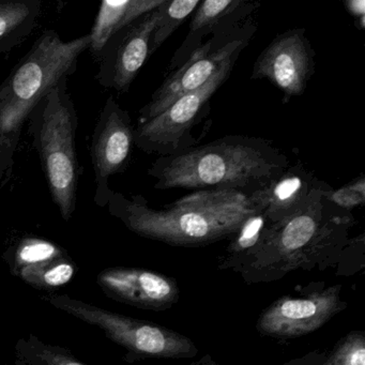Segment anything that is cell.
<instances>
[{
    "instance_id": "cell-25",
    "label": "cell",
    "mask_w": 365,
    "mask_h": 365,
    "mask_svg": "<svg viewBox=\"0 0 365 365\" xmlns=\"http://www.w3.org/2000/svg\"><path fill=\"white\" fill-rule=\"evenodd\" d=\"M346 10L356 20V26L360 29H365V3L363 0H348L344 3Z\"/></svg>"
},
{
    "instance_id": "cell-21",
    "label": "cell",
    "mask_w": 365,
    "mask_h": 365,
    "mask_svg": "<svg viewBox=\"0 0 365 365\" xmlns=\"http://www.w3.org/2000/svg\"><path fill=\"white\" fill-rule=\"evenodd\" d=\"M76 267L70 256L26 267L16 273L23 282L37 289L54 290L73 279Z\"/></svg>"
},
{
    "instance_id": "cell-8",
    "label": "cell",
    "mask_w": 365,
    "mask_h": 365,
    "mask_svg": "<svg viewBox=\"0 0 365 365\" xmlns=\"http://www.w3.org/2000/svg\"><path fill=\"white\" fill-rule=\"evenodd\" d=\"M256 31L252 16L232 31L213 36L204 42L189 61L173 72L140 110L138 125L155 118L179 98L202 87L220 66L237 52H242Z\"/></svg>"
},
{
    "instance_id": "cell-1",
    "label": "cell",
    "mask_w": 365,
    "mask_h": 365,
    "mask_svg": "<svg viewBox=\"0 0 365 365\" xmlns=\"http://www.w3.org/2000/svg\"><path fill=\"white\" fill-rule=\"evenodd\" d=\"M318 180L300 209L273 224L264 240L232 270L247 284L279 281L294 271L326 270L339 264L354 225L351 212L324 198Z\"/></svg>"
},
{
    "instance_id": "cell-22",
    "label": "cell",
    "mask_w": 365,
    "mask_h": 365,
    "mask_svg": "<svg viewBox=\"0 0 365 365\" xmlns=\"http://www.w3.org/2000/svg\"><path fill=\"white\" fill-rule=\"evenodd\" d=\"M200 4V0H164V3L158 8L159 16L151 35L150 56L193 14Z\"/></svg>"
},
{
    "instance_id": "cell-14",
    "label": "cell",
    "mask_w": 365,
    "mask_h": 365,
    "mask_svg": "<svg viewBox=\"0 0 365 365\" xmlns=\"http://www.w3.org/2000/svg\"><path fill=\"white\" fill-rule=\"evenodd\" d=\"M260 7L247 0H205L192 14L187 37L170 59L168 70L176 71L204 44L205 38L232 31Z\"/></svg>"
},
{
    "instance_id": "cell-12",
    "label": "cell",
    "mask_w": 365,
    "mask_h": 365,
    "mask_svg": "<svg viewBox=\"0 0 365 365\" xmlns=\"http://www.w3.org/2000/svg\"><path fill=\"white\" fill-rule=\"evenodd\" d=\"M159 9L140 16L135 22L113 36L97 61L95 78L104 88L127 93L138 72L150 56V39L157 24Z\"/></svg>"
},
{
    "instance_id": "cell-15",
    "label": "cell",
    "mask_w": 365,
    "mask_h": 365,
    "mask_svg": "<svg viewBox=\"0 0 365 365\" xmlns=\"http://www.w3.org/2000/svg\"><path fill=\"white\" fill-rule=\"evenodd\" d=\"M319 179L301 162L289 168L274 180L249 196L255 210L272 224L279 223L302 207Z\"/></svg>"
},
{
    "instance_id": "cell-9",
    "label": "cell",
    "mask_w": 365,
    "mask_h": 365,
    "mask_svg": "<svg viewBox=\"0 0 365 365\" xmlns=\"http://www.w3.org/2000/svg\"><path fill=\"white\" fill-rule=\"evenodd\" d=\"M341 284L327 286L322 281L312 282L300 294H285L264 309L256 322L262 336L290 339L315 332L348 303L341 298Z\"/></svg>"
},
{
    "instance_id": "cell-10",
    "label": "cell",
    "mask_w": 365,
    "mask_h": 365,
    "mask_svg": "<svg viewBox=\"0 0 365 365\" xmlns=\"http://www.w3.org/2000/svg\"><path fill=\"white\" fill-rule=\"evenodd\" d=\"M134 129L129 112L110 96L91 136V157L96 183L93 200L97 206L108 207L114 193L108 180L129 168L134 146Z\"/></svg>"
},
{
    "instance_id": "cell-2",
    "label": "cell",
    "mask_w": 365,
    "mask_h": 365,
    "mask_svg": "<svg viewBox=\"0 0 365 365\" xmlns=\"http://www.w3.org/2000/svg\"><path fill=\"white\" fill-rule=\"evenodd\" d=\"M289 165L287 155L264 138L227 135L158 158L147 174L155 179L158 190H232L250 196Z\"/></svg>"
},
{
    "instance_id": "cell-5",
    "label": "cell",
    "mask_w": 365,
    "mask_h": 365,
    "mask_svg": "<svg viewBox=\"0 0 365 365\" xmlns=\"http://www.w3.org/2000/svg\"><path fill=\"white\" fill-rule=\"evenodd\" d=\"M68 80L63 78L37 104L27 121L51 195L66 222L76 212L81 176L76 149L78 116Z\"/></svg>"
},
{
    "instance_id": "cell-26",
    "label": "cell",
    "mask_w": 365,
    "mask_h": 365,
    "mask_svg": "<svg viewBox=\"0 0 365 365\" xmlns=\"http://www.w3.org/2000/svg\"><path fill=\"white\" fill-rule=\"evenodd\" d=\"M324 356H326V352L315 350V351H311L309 354H303V356L292 359V360L287 361L282 365H322Z\"/></svg>"
},
{
    "instance_id": "cell-23",
    "label": "cell",
    "mask_w": 365,
    "mask_h": 365,
    "mask_svg": "<svg viewBox=\"0 0 365 365\" xmlns=\"http://www.w3.org/2000/svg\"><path fill=\"white\" fill-rule=\"evenodd\" d=\"M322 365H365V332L351 330L341 337Z\"/></svg>"
},
{
    "instance_id": "cell-17",
    "label": "cell",
    "mask_w": 365,
    "mask_h": 365,
    "mask_svg": "<svg viewBox=\"0 0 365 365\" xmlns=\"http://www.w3.org/2000/svg\"><path fill=\"white\" fill-rule=\"evenodd\" d=\"M41 0H0V54L10 52L33 33Z\"/></svg>"
},
{
    "instance_id": "cell-3",
    "label": "cell",
    "mask_w": 365,
    "mask_h": 365,
    "mask_svg": "<svg viewBox=\"0 0 365 365\" xmlns=\"http://www.w3.org/2000/svg\"><path fill=\"white\" fill-rule=\"evenodd\" d=\"M108 209L134 234L180 247L232 238L256 211L249 196L232 190H200L162 209L151 208L144 196L114 192Z\"/></svg>"
},
{
    "instance_id": "cell-6",
    "label": "cell",
    "mask_w": 365,
    "mask_h": 365,
    "mask_svg": "<svg viewBox=\"0 0 365 365\" xmlns=\"http://www.w3.org/2000/svg\"><path fill=\"white\" fill-rule=\"evenodd\" d=\"M48 301L56 309L99 328L108 339L127 350L125 360L129 363L197 356L196 344L172 329L108 311L67 294L51 296Z\"/></svg>"
},
{
    "instance_id": "cell-27",
    "label": "cell",
    "mask_w": 365,
    "mask_h": 365,
    "mask_svg": "<svg viewBox=\"0 0 365 365\" xmlns=\"http://www.w3.org/2000/svg\"><path fill=\"white\" fill-rule=\"evenodd\" d=\"M191 365H221L219 362L215 360L210 354H206V356L200 358V360L196 362L192 363Z\"/></svg>"
},
{
    "instance_id": "cell-16",
    "label": "cell",
    "mask_w": 365,
    "mask_h": 365,
    "mask_svg": "<svg viewBox=\"0 0 365 365\" xmlns=\"http://www.w3.org/2000/svg\"><path fill=\"white\" fill-rule=\"evenodd\" d=\"M164 0H104L100 5L91 34V54L97 61L108 40L149 12L159 8Z\"/></svg>"
},
{
    "instance_id": "cell-4",
    "label": "cell",
    "mask_w": 365,
    "mask_h": 365,
    "mask_svg": "<svg viewBox=\"0 0 365 365\" xmlns=\"http://www.w3.org/2000/svg\"><path fill=\"white\" fill-rule=\"evenodd\" d=\"M91 42L89 34L66 42L48 29L0 84V187L14 176V158L29 115L58 83L76 73Z\"/></svg>"
},
{
    "instance_id": "cell-20",
    "label": "cell",
    "mask_w": 365,
    "mask_h": 365,
    "mask_svg": "<svg viewBox=\"0 0 365 365\" xmlns=\"http://www.w3.org/2000/svg\"><path fill=\"white\" fill-rule=\"evenodd\" d=\"M69 256L63 247L46 239L25 237L8 250L4 258L9 264L12 274L29 266Z\"/></svg>"
},
{
    "instance_id": "cell-7",
    "label": "cell",
    "mask_w": 365,
    "mask_h": 365,
    "mask_svg": "<svg viewBox=\"0 0 365 365\" xmlns=\"http://www.w3.org/2000/svg\"><path fill=\"white\" fill-rule=\"evenodd\" d=\"M241 52L226 59L200 88L179 98L168 110L134 129V146L159 158L195 147L192 131L210 110V99L230 78Z\"/></svg>"
},
{
    "instance_id": "cell-18",
    "label": "cell",
    "mask_w": 365,
    "mask_h": 365,
    "mask_svg": "<svg viewBox=\"0 0 365 365\" xmlns=\"http://www.w3.org/2000/svg\"><path fill=\"white\" fill-rule=\"evenodd\" d=\"M273 224L256 210L245 220L238 232L232 237L225 254L220 260V270H232V267L253 252L266 238Z\"/></svg>"
},
{
    "instance_id": "cell-13",
    "label": "cell",
    "mask_w": 365,
    "mask_h": 365,
    "mask_svg": "<svg viewBox=\"0 0 365 365\" xmlns=\"http://www.w3.org/2000/svg\"><path fill=\"white\" fill-rule=\"evenodd\" d=\"M97 284L108 298L148 311H168L180 298V288L174 277L149 269H104L98 274Z\"/></svg>"
},
{
    "instance_id": "cell-24",
    "label": "cell",
    "mask_w": 365,
    "mask_h": 365,
    "mask_svg": "<svg viewBox=\"0 0 365 365\" xmlns=\"http://www.w3.org/2000/svg\"><path fill=\"white\" fill-rule=\"evenodd\" d=\"M324 196L327 200L341 210L351 212L354 208L362 207L365 204L364 175H360L339 189L334 190L327 185L324 189Z\"/></svg>"
},
{
    "instance_id": "cell-11",
    "label": "cell",
    "mask_w": 365,
    "mask_h": 365,
    "mask_svg": "<svg viewBox=\"0 0 365 365\" xmlns=\"http://www.w3.org/2000/svg\"><path fill=\"white\" fill-rule=\"evenodd\" d=\"M315 73V52L304 29H288L260 53L252 80H267L283 93L284 101L302 96Z\"/></svg>"
},
{
    "instance_id": "cell-19",
    "label": "cell",
    "mask_w": 365,
    "mask_h": 365,
    "mask_svg": "<svg viewBox=\"0 0 365 365\" xmlns=\"http://www.w3.org/2000/svg\"><path fill=\"white\" fill-rule=\"evenodd\" d=\"M14 365H87L67 348L46 343L34 334L16 341Z\"/></svg>"
}]
</instances>
